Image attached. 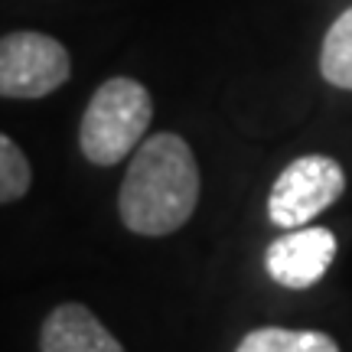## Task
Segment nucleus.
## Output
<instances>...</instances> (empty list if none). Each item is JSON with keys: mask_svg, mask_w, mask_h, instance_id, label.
I'll list each match as a JSON object with an SVG mask.
<instances>
[{"mask_svg": "<svg viewBox=\"0 0 352 352\" xmlns=\"http://www.w3.org/2000/svg\"><path fill=\"white\" fill-rule=\"evenodd\" d=\"M153 118L151 91L138 78L114 76L91 95L82 127H78V147L88 164L114 166L131 151H138Z\"/></svg>", "mask_w": 352, "mask_h": 352, "instance_id": "obj_2", "label": "nucleus"}, {"mask_svg": "<svg viewBox=\"0 0 352 352\" xmlns=\"http://www.w3.org/2000/svg\"><path fill=\"white\" fill-rule=\"evenodd\" d=\"M336 258V235L329 228H294L290 235H280L267 245L264 264L267 274L274 277L280 287L303 290L314 287L327 267Z\"/></svg>", "mask_w": 352, "mask_h": 352, "instance_id": "obj_5", "label": "nucleus"}, {"mask_svg": "<svg viewBox=\"0 0 352 352\" xmlns=\"http://www.w3.org/2000/svg\"><path fill=\"white\" fill-rule=\"evenodd\" d=\"M33 183V170L26 153L7 134H0V202H16Z\"/></svg>", "mask_w": 352, "mask_h": 352, "instance_id": "obj_9", "label": "nucleus"}, {"mask_svg": "<svg viewBox=\"0 0 352 352\" xmlns=\"http://www.w3.org/2000/svg\"><path fill=\"white\" fill-rule=\"evenodd\" d=\"M39 352H124L98 316L82 303H59L39 329Z\"/></svg>", "mask_w": 352, "mask_h": 352, "instance_id": "obj_6", "label": "nucleus"}, {"mask_svg": "<svg viewBox=\"0 0 352 352\" xmlns=\"http://www.w3.org/2000/svg\"><path fill=\"white\" fill-rule=\"evenodd\" d=\"M320 72L329 85L352 91V7L327 30L320 50Z\"/></svg>", "mask_w": 352, "mask_h": 352, "instance_id": "obj_8", "label": "nucleus"}, {"mask_svg": "<svg viewBox=\"0 0 352 352\" xmlns=\"http://www.w3.org/2000/svg\"><path fill=\"white\" fill-rule=\"evenodd\" d=\"M72 76V56L56 36L16 30L0 36V95L46 98Z\"/></svg>", "mask_w": 352, "mask_h": 352, "instance_id": "obj_3", "label": "nucleus"}, {"mask_svg": "<svg viewBox=\"0 0 352 352\" xmlns=\"http://www.w3.org/2000/svg\"><path fill=\"white\" fill-rule=\"evenodd\" d=\"M346 189V173L333 157L307 153L284 166L267 196V215L280 228H303Z\"/></svg>", "mask_w": 352, "mask_h": 352, "instance_id": "obj_4", "label": "nucleus"}, {"mask_svg": "<svg viewBox=\"0 0 352 352\" xmlns=\"http://www.w3.org/2000/svg\"><path fill=\"white\" fill-rule=\"evenodd\" d=\"M235 352H340L336 340L320 329H284V327H261L252 329L239 342Z\"/></svg>", "mask_w": 352, "mask_h": 352, "instance_id": "obj_7", "label": "nucleus"}, {"mask_svg": "<svg viewBox=\"0 0 352 352\" xmlns=\"http://www.w3.org/2000/svg\"><path fill=\"white\" fill-rule=\"evenodd\" d=\"M199 206V166L179 134H153L138 147L118 192V212L134 235L160 239Z\"/></svg>", "mask_w": 352, "mask_h": 352, "instance_id": "obj_1", "label": "nucleus"}]
</instances>
